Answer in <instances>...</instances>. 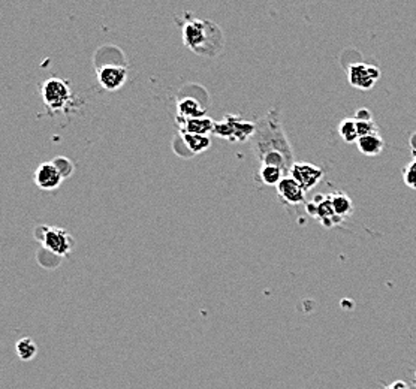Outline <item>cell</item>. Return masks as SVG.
Listing matches in <instances>:
<instances>
[{
    "instance_id": "14",
    "label": "cell",
    "mask_w": 416,
    "mask_h": 389,
    "mask_svg": "<svg viewBox=\"0 0 416 389\" xmlns=\"http://www.w3.org/2000/svg\"><path fill=\"white\" fill-rule=\"evenodd\" d=\"M182 141L186 144V147L190 150L192 155H199L208 150L211 146L210 135H197V133H188L180 132Z\"/></svg>"
},
{
    "instance_id": "25",
    "label": "cell",
    "mask_w": 416,
    "mask_h": 389,
    "mask_svg": "<svg viewBox=\"0 0 416 389\" xmlns=\"http://www.w3.org/2000/svg\"><path fill=\"white\" fill-rule=\"evenodd\" d=\"M412 156H413V160H416V150L412 151Z\"/></svg>"
},
{
    "instance_id": "4",
    "label": "cell",
    "mask_w": 416,
    "mask_h": 389,
    "mask_svg": "<svg viewBox=\"0 0 416 389\" xmlns=\"http://www.w3.org/2000/svg\"><path fill=\"white\" fill-rule=\"evenodd\" d=\"M41 96L47 109L51 113H58L71 104L72 90L69 82L62 78H48L41 86Z\"/></svg>"
},
{
    "instance_id": "17",
    "label": "cell",
    "mask_w": 416,
    "mask_h": 389,
    "mask_svg": "<svg viewBox=\"0 0 416 389\" xmlns=\"http://www.w3.org/2000/svg\"><path fill=\"white\" fill-rule=\"evenodd\" d=\"M283 177H286V174L280 168L271 165H261L256 179L264 186H277L283 180Z\"/></svg>"
},
{
    "instance_id": "6",
    "label": "cell",
    "mask_w": 416,
    "mask_h": 389,
    "mask_svg": "<svg viewBox=\"0 0 416 389\" xmlns=\"http://www.w3.org/2000/svg\"><path fill=\"white\" fill-rule=\"evenodd\" d=\"M380 75L382 72L377 66L367 63H355L351 65L349 69H347V80H349L351 86L364 91L375 87Z\"/></svg>"
},
{
    "instance_id": "1",
    "label": "cell",
    "mask_w": 416,
    "mask_h": 389,
    "mask_svg": "<svg viewBox=\"0 0 416 389\" xmlns=\"http://www.w3.org/2000/svg\"><path fill=\"white\" fill-rule=\"evenodd\" d=\"M250 142L253 153L261 165L277 166L285 174H289L295 164L294 151L283 131L277 109H271L265 117L256 122V131Z\"/></svg>"
},
{
    "instance_id": "2",
    "label": "cell",
    "mask_w": 416,
    "mask_h": 389,
    "mask_svg": "<svg viewBox=\"0 0 416 389\" xmlns=\"http://www.w3.org/2000/svg\"><path fill=\"white\" fill-rule=\"evenodd\" d=\"M182 38L186 47L201 56H217L225 45L219 26L208 20H198L193 16L183 20Z\"/></svg>"
},
{
    "instance_id": "18",
    "label": "cell",
    "mask_w": 416,
    "mask_h": 389,
    "mask_svg": "<svg viewBox=\"0 0 416 389\" xmlns=\"http://www.w3.org/2000/svg\"><path fill=\"white\" fill-rule=\"evenodd\" d=\"M15 351H17V355H19V358L21 361H30V359L36 357L38 346H36L35 342L32 340V338L24 337V338H21V340L17 342Z\"/></svg>"
},
{
    "instance_id": "12",
    "label": "cell",
    "mask_w": 416,
    "mask_h": 389,
    "mask_svg": "<svg viewBox=\"0 0 416 389\" xmlns=\"http://www.w3.org/2000/svg\"><path fill=\"white\" fill-rule=\"evenodd\" d=\"M177 123L180 126V132L197 133V135H211L215 131L216 122L207 115L197 118H183L177 115Z\"/></svg>"
},
{
    "instance_id": "9",
    "label": "cell",
    "mask_w": 416,
    "mask_h": 389,
    "mask_svg": "<svg viewBox=\"0 0 416 389\" xmlns=\"http://www.w3.org/2000/svg\"><path fill=\"white\" fill-rule=\"evenodd\" d=\"M33 180H35V184L42 190H56L61 188L63 175L53 162H45L36 168Z\"/></svg>"
},
{
    "instance_id": "19",
    "label": "cell",
    "mask_w": 416,
    "mask_h": 389,
    "mask_svg": "<svg viewBox=\"0 0 416 389\" xmlns=\"http://www.w3.org/2000/svg\"><path fill=\"white\" fill-rule=\"evenodd\" d=\"M338 133L343 138L344 142H355L358 141L360 135L356 129V120L355 118H344V120L338 124Z\"/></svg>"
},
{
    "instance_id": "15",
    "label": "cell",
    "mask_w": 416,
    "mask_h": 389,
    "mask_svg": "<svg viewBox=\"0 0 416 389\" xmlns=\"http://www.w3.org/2000/svg\"><path fill=\"white\" fill-rule=\"evenodd\" d=\"M178 117L183 118H197L206 115V108H202L197 99L193 98H183L177 104Z\"/></svg>"
},
{
    "instance_id": "7",
    "label": "cell",
    "mask_w": 416,
    "mask_h": 389,
    "mask_svg": "<svg viewBox=\"0 0 416 389\" xmlns=\"http://www.w3.org/2000/svg\"><path fill=\"white\" fill-rule=\"evenodd\" d=\"M289 175L301 186L304 192L307 193L311 189H315L316 186L322 181V179H324V175H325V171H324V168L309 164V162H295L291 168Z\"/></svg>"
},
{
    "instance_id": "20",
    "label": "cell",
    "mask_w": 416,
    "mask_h": 389,
    "mask_svg": "<svg viewBox=\"0 0 416 389\" xmlns=\"http://www.w3.org/2000/svg\"><path fill=\"white\" fill-rule=\"evenodd\" d=\"M403 180L407 188L416 190V160H412L404 166Z\"/></svg>"
},
{
    "instance_id": "23",
    "label": "cell",
    "mask_w": 416,
    "mask_h": 389,
    "mask_svg": "<svg viewBox=\"0 0 416 389\" xmlns=\"http://www.w3.org/2000/svg\"><path fill=\"white\" fill-rule=\"evenodd\" d=\"M353 118L356 122H373V114L367 108H360L358 111L355 113Z\"/></svg>"
},
{
    "instance_id": "22",
    "label": "cell",
    "mask_w": 416,
    "mask_h": 389,
    "mask_svg": "<svg viewBox=\"0 0 416 389\" xmlns=\"http://www.w3.org/2000/svg\"><path fill=\"white\" fill-rule=\"evenodd\" d=\"M356 129H358L360 138H361V137H367V135L377 133V132H379V129H377V126H376L375 120H373V122H356Z\"/></svg>"
},
{
    "instance_id": "26",
    "label": "cell",
    "mask_w": 416,
    "mask_h": 389,
    "mask_svg": "<svg viewBox=\"0 0 416 389\" xmlns=\"http://www.w3.org/2000/svg\"><path fill=\"white\" fill-rule=\"evenodd\" d=\"M413 384H415V386H416V371H415V379H413Z\"/></svg>"
},
{
    "instance_id": "8",
    "label": "cell",
    "mask_w": 416,
    "mask_h": 389,
    "mask_svg": "<svg viewBox=\"0 0 416 389\" xmlns=\"http://www.w3.org/2000/svg\"><path fill=\"white\" fill-rule=\"evenodd\" d=\"M127 80V69L118 65H105L98 69V81L107 91H116L123 87Z\"/></svg>"
},
{
    "instance_id": "3",
    "label": "cell",
    "mask_w": 416,
    "mask_h": 389,
    "mask_svg": "<svg viewBox=\"0 0 416 389\" xmlns=\"http://www.w3.org/2000/svg\"><path fill=\"white\" fill-rule=\"evenodd\" d=\"M35 238L47 250H50L53 255L58 258L69 255L75 244L72 235L65 231L63 227H58V226H48V225L38 226L35 230Z\"/></svg>"
},
{
    "instance_id": "21",
    "label": "cell",
    "mask_w": 416,
    "mask_h": 389,
    "mask_svg": "<svg viewBox=\"0 0 416 389\" xmlns=\"http://www.w3.org/2000/svg\"><path fill=\"white\" fill-rule=\"evenodd\" d=\"M51 162H53L58 171H61V174L63 175V179H66V177H69L74 173V165H72L69 159L56 157L54 160H51Z\"/></svg>"
},
{
    "instance_id": "5",
    "label": "cell",
    "mask_w": 416,
    "mask_h": 389,
    "mask_svg": "<svg viewBox=\"0 0 416 389\" xmlns=\"http://www.w3.org/2000/svg\"><path fill=\"white\" fill-rule=\"evenodd\" d=\"M254 131H256V123L245 122L234 114H226L222 122H216L213 133L222 140L245 142L252 140Z\"/></svg>"
},
{
    "instance_id": "11",
    "label": "cell",
    "mask_w": 416,
    "mask_h": 389,
    "mask_svg": "<svg viewBox=\"0 0 416 389\" xmlns=\"http://www.w3.org/2000/svg\"><path fill=\"white\" fill-rule=\"evenodd\" d=\"M313 202L316 204V219L322 225L331 227V226L340 225L343 222V219L336 214L333 201H331V194L318 193L316 197L313 198Z\"/></svg>"
},
{
    "instance_id": "24",
    "label": "cell",
    "mask_w": 416,
    "mask_h": 389,
    "mask_svg": "<svg viewBox=\"0 0 416 389\" xmlns=\"http://www.w3.org/2000/svg\"><path fill=\"white\" fill-rule=\"evenodd\" d=\"M385 389H409V386H407V384L404 382V380H395V382H393L389 386H386Z\"/></svg>"
},
{
    "instance_id": "10",
    "label": "cell",
    "mask_w": 416,
    "mask_h": 389,
    "mask_svg": "<svg viewBox=\"0 0 416 389\" xmlns=\"http://www.w3.org/2000/svg\"><path fill=\"white\" fill-rule=\"evenodd\" d=\"M276 189H277L278 198L282 199L285 204L296 205V204H301V202L305 201L304 189L292 179L291 175L283 177V180L276 186Z\"/></svg>"
},
{
    "instance_id": "16",
    "label": "cell",
    "mask_w": 416,
    "mask_h": 389,
    "mask_svg": "<svg viewBox=\"0 0 416 389\" xmlns=\"http://www.w3.org/2000/svg\"><path fill=\"white\" fill-rule=\"evenodd\" d=\"M331 201H333L336 214L340 219H343V221L353 213V202L346 193H343V192L331 193Z\"/></svg>"
},
{
    "instance_id": "13",
    "label": "cell",
    "mask_w": 416,
    "mask_h": 389,
    "mask_svg": "<svg viewBox=\"0 0 416 389\" xmlns=\"http://www.w3.org/2000/svg\"><path fill=\"white\" fill-rule=\"evenodd\" d=\"M356 144H358V150L366 156H377L384 151L385 147V141L380 137L379 132L358 138Z\"/></svg>"
}]
</instances>
